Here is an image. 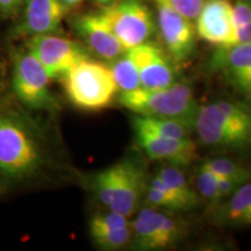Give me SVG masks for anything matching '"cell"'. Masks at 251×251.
Masks as SVG:
<instances>
[{"label": "cell", "mask_w": 251, "mask_h": 251, "mask_svg": "<svg viewBox=\"0 0 251 251\" xmlns=\"http://www.w3.org/2000/svg\"><path fill=\"white\" fill-rule=\"evenodd\" d=\"M48 164L47 141L27 108L0 98V191L28 184Z\"/></svg>", "instance_id": "cell-1"}, {"label": "cell", "mask_w": 251, "mask_h": 251, "mask_svg": "<svg viewBox=\"0 0 251 251\" xmlns=\"http://www.w3.org/2000/svg\"><path fill=\"white\" fill-rule=\"evenodd\" d=\"M194 130L200 142L209 148H250L251 107L230 100L207 103L198 109Z\"/></svg>", "instance_id": "cell-2"}, {"label": "cell", "mask_w": 251, "mask_h": 251, "mask_svg": "<svg viewBox=\"0 0 251 251\" xmlns=\"http://www.w3.org/2000/svg\"><path fill=\"white\" fill-rule=\"evenodd\" d=\"M118 101L136 115L175 120L194 129L198 105L187 84L175 81L164 89H139L119 92Z\"/></svg>", "instance_id": "cell-3"}, {"label": "cell", "mask_w": 251, "mask_h": 251, "mask_svg": "<svg viewBox=\"0 0 251 251\" xmlns=\"http://www.w3.org/2000/svg\"><path fill=\"white\" fill-rule=\"evenodd\" d=\"M62 80L70 101L84 111L109 107L119 93L111 68L90 58L75 65Z\"/></svg>", "instance_id": "cell-4"}, {"label": "cell", "mask_w": 251, "mask_h": 251, "mask_svg": "<svg viewBox=\"0 0 251 251\" xmlns=\"http://www.w3.org/2000/svg\"><path fill=\"white\" fill-rule=\"evenodd\" d=\"M51 78L31 52H17L13 58L12 86L19 103L31 111L52 112L57 109V102L50 92Z\"/></svg>", "instance_id": "cell-5"}, {"label": "cell", "mask_w": 251, "mask_h": 251, "mask_svg": "<svg viewBox=\"0 0 251 251\" xmlns=\"http://www.w3.org/2000/svg\"><path fill=\"white\" fill-rule=\"evenodd\" d=\"M100 14L127 50L148 42L155 31L151 12L142 0H117Z\"/></svg>", "instance_id": "cell-6"}, {"label": "cell", "mask_w": 251, "mask_h": 251, "mask_svg": "<svg viewBox=\"0 0 251 251\" xmlns=\"http://www.w3.org/2000/svg\"><path fill=\"white\" fill-rule=\"evenodd\" d=\"M27 50L39 59L51 79L62 78L78 63L90 58L85 47L55 34L30 36Z\"/></svg>", "instance_id": "cell-7"}, {"label": "cell", "mask_w": 251, "mask_h": 251, "mask_svg": "<svg viewBox=\"0 0 251 251\" xmlns=\"http://www.w3.org/2000/svg\"><path fill=\"white\" fill-rule=\"evenodd\" d=\"M157 5L158 27L166 54L175 67L184 65L194 52L197 29L193 21L177 13L168 6Z\"/></svg>", "instance_id": "cell-8"}, {"label": "cell", "mask_w": 251, "mask_h": 251, "mask_svg": "<svg viewBox=\"0 0 251 251\" xmlns=\"http://www.w3.org/2000/svg\"><path fill=\"white\" fill-rule=\"evenodd\" d=\"M197 34L206 42L218 47L235 45L236 26L233 5L229 0H205L196 19Z\"/></svg>", "instance_id": "cell-9"}, {"label": "cell", "mask_w": 251, "mask_h": 251, "mask_svg": "<svg viewBox=\"0 0 251 251\" xmlns=\"http://www.w3.org/2000/svg\"><path fill=\"white\" fill-rule=\"evenodd\" d=\"M137 143L149 158L166 162L170 165L187 166L198 158L196 143L188 139L162 136L141 127H133Z\"/></svg>", "instance_id": "cell-10"}, {"label": "cell", "mask_w": 251, "mask_h": 251, "mask_svg": "<svg viewBox=\"0 0 251 251\" xmlns=\"http://www.w3.org/2000/svg\"><path fill=\"white\" fill-rule=\"evenodd\" d=\"M139 69L141 87L164 89L176 81L175 64L164 50L151 42L129 49Z\"/></svg>", "instance_id": "cell-11"}, {"label": "cell", "mask_w": 251, "mask_h": 251, "mask_svg": "<svg viewBox=\"0 0 251 251\" xmlns=\"http://www.w3.org/2000/svg\"><path fill=\"white\" fill-rule=\"evenodd\" d=\"M211 63L235 91L251 100V42L218 47Z\"/></svg>", "instance_id": "cell-12"}, {"label": "cell", "mask_w": 251, "mask_h": 251, "mask_svg": "<svg viewBox=\"0 0 251 251\" xmlns=\"http://www.w3.org/2000/svg\"><path fill=\"white\" fill-rule=\"evenodd\" d=\"M75 27L87 48L100 58L115 61L127 51L100 12L80 15L75 20Z\"/></svg>", "instance_id": "cell-13"}, {"label": "cell", "mask_w": 251, "mask_h": 251, "mask_svg": "<svg viewBox=\"0 0 251 251\" xmlns=\"http://www.w3.org/2000/svg\"><path fill=\"white\" fill-rule=\"evenodd\" d=\"M120 166L117 193L107 209L129 219L139 209L148 184L146 183V172L137 162L124 159L120 162Z\"/></svg>", "instance_id": "cell-14"}, {"label": "cell", "mask_w": 251, "mask_h": 251, "mask_svg": "<svg viewBox=\"0 0 251 251\" xmlns=\"http://www.w3.org/2000/svg\"><path fill=\"white\" fill-rule=\"evenodd\" d=\"M67 12L62 0H28L23 20L15 28V35L34 36L57 33Z\"/></svg>", "instance_id": "cell-15"}, {"label": "cell", "mask_w": 251, "mask_h": 251, "mask_svg": "<svg viewBox=\"0 0 251 251\" xmlns=\"http://www.w3.org/2000/svg\"><path fill=\"white\" fill-rule=\"evenodd\" d=\"M212 219L226 227L251 226V179L241 185L230 197L213 207Z\"/></svg>", "instance_id": "cell-16"}, {"label": "cell", "mask_w": 251, "mask_h": 251, "mask_svg": "<svg viewBox=\"0 0 251 251\" xmlns=\"http://www.w3.org/2000/svg\"><path fill=\"white\" fill-rule=\"evenodd\" d=\"M163 209L146 206L140 209L131 224L134 246L139 250H161V229L164 218Z\"/></svg>", "instance_id": "cell-17"}, {"label": "cell", "mask_w": 251, "mask_h": 251, "mask_svg": "<svg viewBox=\"0 0 251 251\" xmlns=\"http://www.w3.org/2000/svg\"><path fill=\"white\" fill-rule=\"evenodd\" d=\"M144 205L171 212L190 211L186 203L155 175L150 179L144 194Z\"/></svg>", "instance_id": "cell-18"}, {"label": "cell", "mask_w": 251, "mask_h": 251, "mask_svg": "<svg viewBox=\"0 0 251 251\" xmlns=\"http://www.w3.org/2000/svg\"><path fill=\"white\" fill-rule=\"evenodd\" d=\"M156 175L186 203L190 211L199 205L201 198L197 193L196 188L191 186L186 176L183 174V171L178 166H163Z\"/></svg>", "instance_id": "cell-19"}, {"label": "cell", "mask_w": 251, "mask_h": 251, "mask_svg": "<svg viewBox=\"0 0 251 251\" xmlns=\"http://www.w3.org/2000/svg\"><path fill=\"white\" fill-rule=\"evenodd\" d=\"M120 170V162L114 163L113 165L94 175L92 180H91V186H92L94 196L106 208H108L111 205L115 193H117Z\"/></svg>", "instance_id": "cell-20"}, {"label": "cell", "mask_w": 251, "mask_h": 251, "mask_svg": "<svg viewBox=\"0 0 251 251\" xmlns=\"http://www.w3.org/2000/svg\"><path fill=\"white\" fill-rule=\"evenodd\" d=\"M119 92H128L141 87L139 69L129 50L117 58L111 65Z\"/></svg>", "instance_id": "cell-21"}, {"label": "cell", "mask_w": 251, "mask_h": 251, "mask_svg": "<svg viewBox=\"0 0 251 251\" xmlns=\"http://www.w3.org/2000/svg\"><path fill=\"white\" fill-rule=\"evenodd\" d=\"M133 127L144 128L162 136L174 137V139H188L193 130V128L175 120L141 117L136 114L133 118Z\"/></svg>", "instance_id": "cell-22"}, {"label": "cell", "mask_w": 251, "mask_h": 251, "mask_svg": "<svg viewBox=\"0 0 251 251\" xmlns=\"http://www.w3.org/2000/svg\"><path fill=\"white\" fill-rule=\"evenodd\" d=\"M90 236L93 243L102 250H119L131 241V226L120 229L89 228Z\"/></svg>", "instance_id": "cell-23"}, {"label": "cell", "mask_w": 251, "mask_h": 251, "mask_svg": "<svg viewBox=\"0 0 251 251\" xmlns=\"http://www.w3.org/2000/svg\"><path fill=\"white\" fill-rule=\"evenodd\" d=\"M201 166L206 168L207 170L212 171L218 177H230L238 178L242 180L251 179V171L249 169L243 166L240 163L233 161V159L224 158V157H216V158L206 159Z\"/></svg>", "instance_id": "cell-24"}, {"label": "cell", "mask_w": 251, "mask_h": 251, "mask_svg": "<svg viewBox=\"0 0 251 251\" xmlns=\"http://www.w3.org/2000/svg\"><path fill=\"white\" fill-rule=\"evenodd\" d=\"M219 177L212 171L200 165L196 177V191L201 199L206 200L211 207H215L221 202L218 187Z\"/></svg>", "instance_id": "cell-25"}, {"label": "cell", "mask_w": 251, "mask_h": 251, "mask_svg": "<svg viewBox=\"0 0 251 251\" xmlns=\"http://www.w3.org/2000/svg\"><path fill=\"white\" fill-rule=\"evenodd\" d=\"M156 4L168 6L171 9L187 18L188 20L196 21L201 11L205 0H153Z\"/></svg>", "instance_id": "cell-26"}, {"label": "cell", "mask_w": 251, "mask_h": 251, "mask_svg": "<svg viewBox=\"0 0 251 251\" xmlns=\"http://www.w3.org/2000/svg\"><path fill=\"white\" fill-rule=\"evenodd\" d=\"M235 26L251 23V0H236L233 5Z\"/></svg>", "instance_id": "cell-27"}, {"label": "cell", "mask_w": 251, "mask_h": 251, "mask_svg": "<svg viewBox=\"0 0 251 251\" xmlns=\"http://www.w3.org/2000/svg\"><path fill=\"white\" fill-rule=\"evenodd\" d=\"M246 183V180L238 179V178H230V177H220L218 179V187L219 194L221 198V201L227 199L237 190L241 185Z\"/></svg>", "instance_id": "cell-28"}, {"label": "cell", "mask_w": 251, "mask_h": 251, "mask_svg": "<svg viewBox=\"0 0 251 251\" xmlns=\"http://www.w3.org/2000/svg\"><path fill=\"white\" fill-rule=\"evenodd\" d=\"M25 0H0V15L13 17L23 7Z\"/></svg>", "instance_id": "cell-29"}, {"label": "cell", "mask_w": 251, "mask_h": 251, "mask_svg": "<svg viewBox=\"0 0 251 251\" xmlns=\"http://www.w3.org/2000/svg\"><path fill=\"white\" fill-rule=\"evenodd\" d=\"M251 42V23L236 27L235 33V45L238 43H250Z\"/></svg>", "instance_id": "cell-30"}, {"label": "cell", "mask_w": 251, "mask_h": 251, "mask_svg": "<svg viewBox=\"0 0 251 251\" xmlns=\"http://www.w3.org/2000/svg\"><path fill=\"white\" fill-rule=\"evenodd\" d=\"M81 1H83V0H62V4L64 5V7L67 8V11H69V9L76 7V6L79 5Z\"/></svg>", "instance_id": "cell-31"}, {"label": "cell", "mask_w": 251, "mask_h": 251, "mask_svg": "<svg viewBox=\"0 0 251 251\" xmlns=\"http://www.w3.org/2000/svg\"><path fill=\"white\" fill-rule=\"evenodd\" d=\"M97 2H99V4H102V5H111L113 2H115L117 0H96Z\"/></svg>", "instance_id": "cell-32"}]
</instances>
